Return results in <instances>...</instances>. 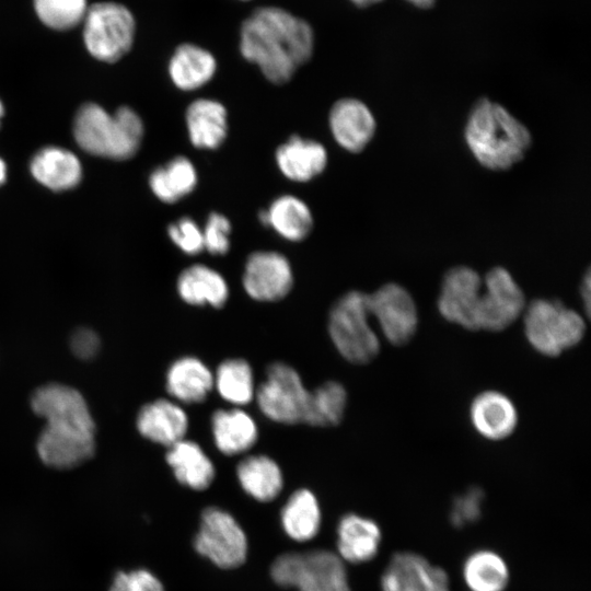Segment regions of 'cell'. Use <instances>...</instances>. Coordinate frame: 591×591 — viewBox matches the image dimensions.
I'll list each match as a JSON object with an SVG mask.
<instances>
[{
    "label": "cell",
    "mask_w": 591,
    "mask_h": 591,
    "mask_svg": "<svg viewBox=\"0 0 591 591\" xmlns=\"http://www.w3.org/2000/svg\"><path fill=\"white\" fill-rule=\"evenodd\" d=\"M34 178L45 187L60 192L76 187L82 178L80 160L60 147H46L31 161Z\"/></svg>",
    "instance_id": "obj_28"
},
{
    "label": "cell",
    "mask_w": 591,
    "mask_h": 591,
    "mask_svg": "<svg viewBox=\"0 0 591 591\" xmlns=\"http://www.w3.org/2000/svg\"><path fill=\"white\" fill-rule=\"evenodd\" d=\"M194 547L223 569L241 566L247 555L244 531L230 513L217 507L204 510Z\"/></svg>",
    "instance_id": "obj_9"
},
{
    "label": "cell",
    "mask_w": 591,
    "mask_h": 591,
    "mask_svg": "<svg viewBox=\"0 0 591 591\" xmlns=\"http://www.w3.org/2000/svg\"><path fill=\"white\" fill-rule=\"evenodd\" d=\"M484 493L479 487H472L455 497L452 503L450 520L462 528L477 521L482 514Z\"/></svg>",
    "instance_id": "obj_39"
},
{
    "label": "cell",
    "mask_w": 591,
    "mask_h": 591,
    "mask_svg": "<svg viewBox=\"0 0 591 591\" xmlns=\"http://www.w3.org/2000/svg\"><path fill=\"white\" fill-rule=\"evenodd\" d=\"M197 182V171L185 157H176L164 166L157 167L149 177L152 193L166 204L176 202L190 194Z\"/></svg>",
    "instance_id": "obj_32"
},
{
    "label": "cell",
    "mask_w": 591,
    "mask_h": 591,
    "mask_svg": "<svg viewBox=\"0 0 591 591\" xmlns=\"http://www.w3.org/2000/svg\"><path fill=\"white\" fill-rule=\"evenodd\" d=\"M213 387L222 399L234 407L250 404L256 393L251 364L241 358L223 360L213 373Z\"/></svg>",
    "instance_id": "obj_34"
},
{
    "label": "cell",
    "mask_w": 591,
    "mask_h": 591,
    "mask_svg": "<svg viewBox=\"0 0 591 591\" xmlns=\"http://www.w3.org/2000/svg\"><path fill=\"white\" fill-rule=\"evenodd\" d=\"M136 425L146 439L169 448L186 438L189 418L177 402L159 398L140 408Z\"/></svg>",
    "instance_id": "obj_18"
},
{
    "label": "cell",
    "mask_w": 591,
    "mask_h": 591,
    "mask_svg": "<svg viewBox=\"0 0 591 591\" xmlns=\"http://www.w3.org/2000/svg\"><path fill=\"white\" fill-rule=\"evenodd\" d=\"M7 178V165L4 161L0 158V186L5 182Z\"/></svg>",
    "instance_id": "obj_45"
},
{
    "label": "cell",
    "mask_w": 591,
    "mask_h": 591,
    "mask_svg": "<svg viewBox=\"0 0 591 591\" xmlns=\"http://www.w3.org/2000/svg\"><path fill=\"white\" fill-rule=\"evenodd\" d=\"M259 220L282 239L291 242L304 240L313 227V217L309 206L293 195L276 198L268 209L259 212Z\"/></svg>",
    "instance_id": "obj_29"
},
{
    "label": "cell",
    "mask_w": 591,
    "mask_h": 591,
    "mask_svg": "<svg viewBox=\"0 0 591 591\" xmlns=\"http://www.w3.org/2000/svg\"><path fill=\"white\" fill-rule=\"evenodd\" d=\"M95 450L94 433L46 425L37 441L42 461L56 468H70L89 460Z\"/></svg>",
    "instance_id": "obj_16"
},
{
    "label": "cell",
    "mask_w": 591,
    "mask_h": 591,
    "mask_svg": "<svg viewBox=\"0 0 591 591\" xmlns=\"http://www.w3.org/2000/svg\"><path fill=\"white\" fill-rule=\"evenodd\" d=\"M279 171L293 182H308L320 175L327 165V151L315 140L290 137L276 150Z\"/></svg>",
    "instance_id": "obj_23"
},
{
    "label": "cell",
    "mask_w": 591,
    "mask_h": 591,
    "mask_svg": "<svg viewBox=\"0 0 591 591\" xmlns=\"http://www.w3.org/2000/svg\"><path fill=\"white\" fill-rule=\"evenodd\" d=\"M311 24L290 11L276 7L256 8L243 20L239 48L242 57L256 65L274 84L292 79L314 51Z\"/></svg>",
    "instance_id": "obj_1"
},
{
    "label": "cell",
    "mask_w": 591,
    "mask_h": 591,
    "mask_svg": "<svg viewBox=\"0 0 591 591\" xmlns=\"http://www.w3.org/2000/svg\"><path fill=\"white\" fill-rule=\"evenodd\" d=\"M468 150L491 171H506L520 162L532 143L529 129L502 105L487 97L472 106L464 128Z\"/></svg>",
    "instance_id": "obj_2"
},
{
    "label": "cell",
    "mask_w": 591,
    "mask_h": 591,
    "mask_svg": "<svg viewBox=\"0 0 591 591\" xmlns=\"http://www.w3.org/2000/svg\"><path fill=\"white\" fill-rule=\"evenodd\" d=\"M37 18L47 27L67 31L83 22L88 0H33Z\"/></svg>",
    "instance_id": "obj_36"
},
{
    "label": "cell",
    "mask_w": 591,
    "mask_h": 591,
    "mask_svg": "<svg viewBox=\"0 0 591 591\" xmlns=\"http://www.w3.org/2000/svg\"><path fill=\"white\" fill-rule=\"evenodd\" d=\"M406 1L417 8L427 9V8L432 7L436 0H406Z\"/></svg>",
    "instance_id": "obj_43"
},
{
    "label": "cell",
    "mask_w": 591,
    "mask_h": 591,
    "mask_svg": "<svg viewBox=\"0 0 591 591\" xmlns=\"http://www.w3.org/2000/svg\"><path fill=\"white\" fill-rule=\"evenodd\" d=\"M83 40L88 51L104 62H115L132 47L136 20L121 3L97 2L89 5L83 19Z\"/></svg>",
    "instance_id": "obj_7"
},
{
    "label": "cell",
    "mask_w": 591,
    "mask_h": 591,
    "mask_svg": "<svg viewBox=\"0 0 591 591\" xmlns=\"http://www.w3.org/2000/svg\"><path fill=\"white\" fill-rule=\"evenodd\" d=\"M347 391L337 381H326L309 392L303 424L313 427L337 426L344 418Z\"/></svg>",
    "instance_id": "obj_35"
},
{
    "label": "cell",
    "mask_w": 591,
    "mask_h": 591,
    "mask_svg": "<svg viewBox=\"0 0 591 591\" xmlns=\"http://www.w3.org/2000/svg\"><path fill=\"white\" fill-rule=\"evenodd\" d=\"M210 429L218 451L229 456L247 452L258 439L255 419L241 407L216 410L210 419Z\"/></svg>",
    "instance_id": "obj_20"
},
{
    "label": "cell",
    "mask_w": 591,
    "mask_h": 591,
    "mask_svg": "<svg viewBox=\"0 0 591 591\" xmlns=\"http://www.w3.org/2000/svg\"><path fill=\"white\" fill-rule=\"evenodd\" d=\"M478 309V329L500 332L514 323L526 306L525 297L512 275L503 267L491 268L483 280Z\"/></svg>",
    "instance_id": "obj_10"
},
{
    "label": "cell",
    "mask_w": 591,
    "mask_h": 591,
    "mask_svg": "<svg viewBox=\"0 0 591 591\" xmlns=\"http://www.w3.org/2000/svg\"><path fill=\"white\" fill-rule=\"evenodd\" d=\"M143 134L140 116L127 106L109 114L100 105L88 103L79 108L73 123L74 139L82 150L114 160L135 155Z\"/></svg>",
    "instance_id": "obj_3"
},
{
    "label": "cell",
    "mask_w": 591,
    "mask_h": 591,
    "mask_svg": "<svg viewBox=\"0 0 591 591\" xmlns=\"http://www.w3.org/2000/svg\"><path fill=\"white\" fill-rule=\"evenodd\" d=\"M242 285L246 294L259 302H277L293 287L290 262L275 251L252 253L244 265Z\"/></svg>",
    "instance_id": "obj_13"
},
{
    "label": "cell",
    "mask_w": 591,
    "mask_h": 591,
    "mask_svg": "<svg viewBox=\"0 0 591 591\" xmlns=\"http://www.w3.org/2000/svg\"><path fill=\"white\" fill-rule=\"evenodd\" d=\"M382 532L379 524L369 518L348 513L337 526V549L343 561L363 564L379 553Z\"/></svg>",
    "instance_id": "obj_21"
},
{
    "label": "cell",
    "mask_w": 591,
    "mask_h": 591,
    "mask_svg": "<svg viewBox=\"0 0 591 591\" xmlns=\"http://www.w3.org/2000/svg\"><path fill=\"white\" fill-rule=\"evenodd\" d=\"M462 578L470 591H505L510 581V570L500 554L482 548L465 558Z\"/></svg>",
    "instance_id": "obj_31"
},
{
    "label": "cell",
    "mask_w": 591,
    "mask_h": 591,
    "mask_svg": "<svg viewBox=\"0 0 591 591\" xmlns=\"http://www.w3.org/2000/svg\"><path fill=\"white\" fill-rule=\"evenodd\" d=\"M33 410L46 425L63 426L95 433V424L85 399L76 389L50 383L37 389L31 398Z\"/></svg>",
    "instance_id": "obj_14"
},
{
    "label": "cell",
    "mask_w": 591,
    "mask_h": 591,
    "mask_svg": "<svg viewBox=\"0 0 591 591\" xmlns=\"http://www.w3.org/2000/svg\"><path fill=\"white\" fill-rule=\"evenodd\" d=\"M3 114H4V107H3V104H2V102L0 100V121H1V119L3 117Z\"/></svg>",
    "instance_id": "obj_46"
},
{
    "label": "cell",
    "mask_w": 591,
    "mask_h": 591,
    "mask_svg": "<svg viewBox=\"0 0 591 591\" xmlns=\"http://www.w3.org/2000/svg\"><path fill=\"white\" fill-rule=\"evenodd\" d=\"M581 298L586 306V313L590 310V273L587 270L581 283Z\"/></svg>",
    "instance_id": "obj_42"
},
{
    "label": "cell",
    "mask_w": 591,
    "mask_h": 591,
    "mask_svg": "<svg viewBox=\"0 0 591 591\" xmlns=\"http://www.w3.org/2000/svg\"><path fill=\"white\" fill-rule=\"evenodd\" d=\"M171 241L185 254L196 255L204 250L202 230L189 217H183L167 228Z\"/></svg>",
    "instance_id": "obj_37"
},
{
    "label": "cell",
    "mask_w": 591,
    "mask_h": 591,
    "mask_svg": "<svg viewBox=\"0 0 591 591\" xmlns=\"http://www.w3.org/2000/svg\"><path fill=\"white\" fill-rule=\"evenodd\" d=\"M165 460L178 483L194 490L208 488L215 479L216 467L196 441L185 438L172 444Z\"/></svg>",
    "instance_id": "obj_27"
},
{
    "label": "cell",
    "mask_w": 591,
    "mask_h": 591,
    "mask_svg": "<svg viewBox=\"0 0 591 591\" xmlns=\"http://www.w3.org/2000/svg\"><path fill=\"white\" fill-rule=\"evenodd\" d=\"M483 280L467 266L450 268L443 276L438 311L448 322L468 331H478V309Z\"/></svg>",
    "instance_id": "obj_12"
},
{
    "label": "cell",
    "mask_w": 591,
    "mask_h": 591,
    "mask_svg": "<svg viewBox=\"0 0 591 591\" xmlns=\"http://www.w3.org/2000/svg\"><path fill=\"white\" fill-rule=\"evenodd\" d=\"M70 347L76 356L90 359L100 349V338L92 329L79 328L71 336Z\"/></svg>",
    "instance_id": "obj_41"
},
{
    "label": "cell",
    "mask_w": 591,
    "mask_h": 591,
    "mask_svg": "<svg viewBox=\"0 0 591 591\" xmlns=\"http://www.w3.org/2000/svg\"><path fill=\"white\" fill-rule=\"evenodd\" d=\"M281 524L285 532L294 541L312 540L321 525V510L314 494L298 489L291 494L281 510Z\"/></svg>",
    "instance_id": "obj_33"
},
{
    "label": "cell",
    "mask_w": 591,
    "mask_h": 591,
    "mask_svg": "<svg viewBox=\"0 0 591 591\" xmlns=\"http://www.w3.org/2000/svg\"><path fill=\"white\" fill-rule=\"evenodd\" d=\"M239 1H250V0H239Z\"/></svg>",
    "instance_id": "obj_47"
},
{
    "label": "cell",
    "mask_w": 591,
    "mask_h": 591,
    "mask_svg": "<svg viewBox=\"0 0 591 591\" xmlns=\"http://www.w3.org/2000/svg\"><path fill=\"white\" fill-rule=\"evenodd\" d=\"M109 591H164L161 581L144 569L118 572Z\"/></svg>",
    "instance_id": "obj_40"
},
{
    "label": "cell",
    "mask_w": 591,
    "mask_h": 591,
    "mask_svg": "<svg viewBox=\"0 0 591 591\" xmlns=\"http://www.w3.org/2000/svg\"><path fill=\"white\" fill-rule=\"evenodd\" d=\"M382 591H451L447 571L414 552L394 554L381 577Z\"/></svg>",
    "instance_id": "obj_15"
},
{
    "label": "cell",
    "mask_w": 591,
    "mask_h": 591,
    "mask_svg": "<svg viewBox=\"0 0 591 591\" xmlns=\"http://www.w3.org/2000/svg\"><path fill=\"white\" fill-rule=\"evenodd\" d=\"M231 223L219 212H211L202 230L204 250L212 255H224L230 248Z\"/></svg>",
    "instance_id": "obj_38"
},
{
    "label": "cell",
    "mask_w": 591,
    "mask_h": 591,
    "mask_svg": "<svg viewBox=\"0 0 591 591\" xmlns=\"http://www.w3.org/2000/svg\"><path fill=\"white\" fill-rule=\"evenodd\" d=\"M185 121L192 144L198 149L219 148L228 134V114L220 102L197 99L185 113Z\"/></svg>",
    "instance_id": "obj_26"
},
{
    "label": "cell",
    "mask_w": 591,
    "mask_h": 591,
    "mask_svg": "<svg viewBox=\"0 0 591 591\" xmlns=\"http://www.w3.org/2000/svg\"><path fill=\"white\" fill-rule=\"evenodd\" d=\"M217 67L216 57L207 48L194 43H182L170 57L167 71L177 89L194 91L211 81Z\"/></svg>",
    "instance_id": "obj_24"
},
{
    "label": "cell",
    "mask_w": 591,
    "mask_h": 591,
    "mask_svg": "<svg viewBox=\"0 0 591 591\" xmlns=\"http://www.w3.org/2000/svg\"><path fill=\"white\" fill-rule=\"evenodd\" d=\"M523 324L530 346L546 357H558L580 344L587 329L580 313L551 299H535L526 305Z\"/></svg>",
    "instance_id": "obj_5"
},
{
    "label": "cell",
    "mask_w": 591,
    "mask_h": 591,
    "mask_svg": "<svg viewBox=\"0 0 591 591\" xmlns=\"http://www.w3.org/2000/svg\"><path fill=\"white\" fill-rule=\"evenodd\" d=\"M368 293L351 290L328 313V334L338 354L354 364H366L380 352V339L370 324Z\"/></svg>",
    "instance_id": "obj_4"
},
{
    "label": "cell",
    "mask_w": 591,
    "mask_h": 591,
    "mask_svg": "<svg viewBox=\"0 0 591 591\" xmlns=\"http://www.w3.org/2000/svg\"><path fill=\"white\" fill-rule=\"evenodd\" d=\"M470 420L478 434L490 441L511 436L518 425L513 402L498 391H484L470 405Z\"/></svg>",
    "instance_id": "obj_19"
},
{
    "label": "cell",
    "mask_w": 591,
    "mask_h": 591,
    "mask_svg": "<svg viewBox=\"0 0 591 591\" xmlns=\"http://www.w3.org/2000/svg\"><path fill=\"white\" fill-rule=\"evenodd\" d=\"M371 317L384 338L394 346L406 345L418 327V311L412 294L401 285L389 282L368 293Z\"/></svg>",
    "instance_id": "obj_11"
},
{
    "label": "cell",
    "mask_w": 591,
    "mask_h": 591,
    "mask_svg": "<svg viewBox=\"0 0 591 591\" xmlns=\"http://www.w3.org/2000/svg\"><path fill=\"white\" fill-rule=\"evenodd\" d=\"M335 141L345 150L362 151L374 136L376 124L370 108L360 100L345 97L336 101L328 115Z\"/></svg>",
    "instance_id": "obj_17"
},
{
    "label": "cell",
    "mask_w": 591,
    "mask_h": 591,
    "mask_svg": "<svg viewBox=\"0 0 591 591\" xmlns=\"http://www.w3.org/2000/svg\"><path fill=\"white\" fill-rule=\"evenodd\" d=\"M179 298L194 306L222 308L229 299V286L224 277L204 264L186 267L177 277Z\"/></svg>",
    "instance_id": "obj_25"
},
{
    "label": "cell",
    "mask_w": 591,
    "mask_h": 591,
    "mask_svg": "<svg viewBox=\"0 0 591 591\" xmlns=\"http://www.w3.org/2000/svg\"><path fill=\"white\" fill-rule=\"evenodd\" d=\"M236 477L243 490L262 502L277 498L283 486L280 466L265 454L243 457L236 465Z\"/></svg>",
    "instance_id": "obj_30"
},
{
    "label": "cell",
    "mask_w": 591,
    "mask_h": 591,
    "mask_svg": "<svg viewBox=\"0 0 591 591\" xmlns=\"http://www.w3.org/2000/svg\"><path fill=\"white\" fill-rule=\"evenodd\" d=\"M270 575L278 586L297 591H351L345 561L325 549L282 554Z\"/></svg>",
    "instance_id": "obj_6"
},
{
    "label": "cell",
    "mask_w": 591,
    "mask_h": 591,
    "mask_svg": "<svg viewBox=\"0 0 591 591\" xmlns=\"http://www.w3.org/2000/svg\"><path fill=\"white\" fill-rule=\"evenodd\" d=\"M357 7H361V8H364V7H368V5H371V4H375L380 1H383V0H350Z\"/></svg>",
    "instance_id": "obj_44"
},
{
    "label": "cell",
    "mask_w": 591,
    "mask_h": 591,
    "mask_svg": "<svg viewBox=\"0 0 591 591\" xmlns=\"http://www.w3.org/2000/svg\"><path fill=\"white\" fill-rule=\"evenodd\" d=\"M309 392L293 367L276 361L267 367L265 379L256 387L255 399L269 420L294 425L303 422Z\"/></svg>",
    "instance_id": "obj_8"
},
{
    "label": "cell",
    "mask_w": 591,
    "mask_h": 591,
    "mask_svg": "<svg viewBox=\"0 0 591 591\" xmlns=\"http://www.w3.org/2000/svg\"><path fill=\"white\" fill-rule=\"evenodd\" d=\"M166 392L177 403L198 404L207 399L213 390V373L194 356L173 361L165 375Z\"/></svg>",
    "instance_id": "obj_22"
}]
</instances>
